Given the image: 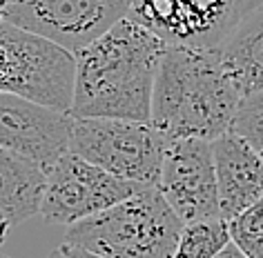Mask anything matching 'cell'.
I'll use <instances>...</instances> for the list:
<instances>
[{
	"mask_svg": "<svg viewBox=\"0 0 263 258\" xmlns=\"http://www.w3.org/2000/svg\"><path fill=\"white\" fill-rule=\"evenodd\" d=\"M221 218L232 221L263 198V158L232 131L212 141Z\"/></svg>",
	"mask_w": 263,
	"mask_h": 258,
	"instance_id": "obj_11",
	"label": "cell"
},
{
	"mask_svg": "<svg viewBox=\"0 0 263 258\" xmlns=\"http://www.w3.org/2000/svg\"><path fill=\"white\" fill-rule=\"evenodd\" d=\"M0 258H7V256H3V254H0Z\"/></svg>",
	"mask_w": 263,
	"mask_h": 258,
	"instance_id": "obj_21",
	"label": "cell"
},
{
	"mask_svg": "<svg viewBox=\"0 0 263 258\" xmlns=\"http://www.w3.org/2000/svg\"><path fill=\"white\" fill-rule=\"evenodd\" d=\"M165 136L149 123L121 118H74L67 151L107 174L154 187Z\"/></svg>",
	"mask_w": 263,
	"mask_h": 258,
	"instance_id": "obj_5",
	"label": "cell"
},
{
	"mask_svg": "<svg viewBox=\"0 0 263 258\" xmlns=\"http://www.w3.org/2000/svg\"><path fill=\"white\" fill-rule=\"evenodd\" d=\"M228 231L246 258H263V198L228 221Z\"/></svg>",
	"mask_w": 263,
	"mask_h": 258,
	"instance_id": "obj_15",
	"label": "cell"
},
{
	"mask_svg": "<svg viewBox=\"0 0 263 258\" xmlns=\"http://www.w3.org/2000/svg\"><path fill=\"white\" fill-rule=\"evenodd\" d=\"M143 187L145 185L116 178L67 151L47 171L41 216L51 225L69 227L83 218L109 209Z\"/></svg>",
	"mask_w": 263,
	"mask_h": 258,
	"instance_id": "obj_8",
	"label": "cell"
},
{
	"mask_svg": "<svg viewBox=\"0 0 263 258\" xmlns=\"http://www.w3.org/2000/svg\"><path fill=\"white\" fill-rule=\"evenodd\" d=\"M11 227H14V225H11V221L3 214V211H0V247H3L5 241H7V236H9V229H11Z\"/></svg>",
	"mask_w": 263,
	"mask_h": 258,
	"instance_id": "obj_19",
	"label": "cell"
},
{
	"mask_svg": "<svg viewBox=\"0 0 263 258\" xmlns=\"http://www.w3.org/2000/svg\"><path fill=\"white\" fill-rule=\"evenodd\" d=\"M216 51L241 98L263 91V5L250 11Z\"/></svg>",
	"mask_w": 263,
	"mask_h": 258,
	"instance_id": "obj_12",
	"label": "cell"
},
{
	"mask_svg": "<svg viewBox=\"0 0 263 258\" xmlns=\"http://www.w3.org/2000/svg\"><path fill=\"white\" fill-rule=\"evenodd\" d=\"M263 0H129L127 18L167 47L216 49Z\"/></svg>",
	"mask_w": 263,
	"mask_h": 258,
	"instance_id": "obj_6",
	"label": "cell"
},
{
	"mask_svg": "<svg viewBox=\"0 0 263 258\" xmlns=\"http://www.w3.org/2000/svg\"><path fill=\"white\" fill-rule=\"evenodd\" d=\"M16 3H21V0H0V11L11 7V5H16Z\"/></svg>",
	"mask_w": 263,
	"mask_h": 258,
	"instance_id": "obj_20",
	"label": "cell"
},
{
	"mask_svg": "<svg viewBox=\"0 0 263 258\" xmlns=\"http://www.w3.org/2000/svg\"><path fill=\"white\" fill-rule=\"evenodd\" d=\"M71 121L67 111L0 91V147L29 158L45 171L67 154Z\"/></svg>",
	"mask_w": 263,
	"mask_h": 258,
	"instance_id": "obj_10",
	"label": "cell"
},
{
	"mask_svg": "<svg viewBox=\"0 0 263 258\" xmlns=\"http://www.w3.org/2000/svg\"><path fill=\"white\" fill-rule=\"evenodd\" d=\"M49 258H105V256L91 254V251H85V249H78V247H74V245L63 243L61 247H56L54 251H51Z\"/></svg>",
	"mask_w": 263,
	"mask_h": 258,
	"instance_id": "obj_17",
	"label": "cell"
},
{
	"mask_svg": "<svg viewBox=\"0 0 263 258\" xmlns=\"http://www.w3.org/2000/svg\"><path fill=\"white\" fill-rule=\"evenodd\" d=\"M183 221L156 187L67 227L65 243L105 258H174Z\"/></svg>",
	"mask_w": 263,
	"mask_h": 258,
	"instance_id": "obj_3",
	"label": "cell"
},
{
	"mask_svg": "<svg viewBox=\"0 0 263 258\" xmlns=\"http://www.w3.org/2000/svg\"><path fill=\"white\" fill-rule=\"evenodd\" d=\"M74 56L0 18V91L56 111H69Z\"/></svg>",
	"mask_w": 263,
	"mask_h": 258,
	"instance_id": "obj_4",
	"label": "cell"
},
{
	"mask_svg": "<svg viewBox=\"0 0 263 258\" xmlns=\"http://www.w3.org/2000/svg\"><path fill=\"white\" fill-rule=\"evenodd\" d=\"M167 45L125 16L74 54L71 118L149 123L159 65Z\"/></svg>",
	"mask_w": 263,
	"mask_h": 258,
	"instance_id": "obj_1",
	"label": "cell"
},
{
	"mask_svg": "<svg viewBox=\"0 0 263 258\" xmlns=\"http://www.w3.org/2000/svg\"><path fill=\"white\" fill-rule=\"evenodd\" d=\"M214 258H246V256L241 254V249L236 247L234 243H228L226 247H223V249H221V251H219V254H216Z\"/></svg>",
	"mask_w": 263,
	"mask_h": 258,
	"instance_id": "obj_18",
	"label": "cell"
},
{
	"mask_svg": "<svg viewBox=\"0 0 263 258\" xmlns=\"http://www.w3.org/2000/svg\"><path fill=\"white\" fill-rule=\"evenodd\" d=\"M239 101L216 49L167 47L154 83L149 125L165 138L216 141L230 131Z\"/></svg>",
	"mask_w": 263,
	"mask_h": 258,
	"instance_id": "obj_2",
	"label": "cell"
},
{
	"mask_svg": "<svg viewBox=\"0 0 263 258\" xmlns=\"http://www.w3.org/2000/svg\"><path fill=\"white\" fill-rule=\"evenodd\" d=\"M230 131L246 141L263 158V91L241 98L230 123Z\"/></svg>",
	"mask_w": 263,
	"mask_h": 258,
	"instance_id": "obj_16",
	"label": "cell"
},
{
	"mask_svg": "<svg viewBox=\"0 0 263 258\" xmlns=\"http://www.w3.org/2000/svg\"><path fill=\"white\" fill-rule=\"evenodd\" d=\"M154 187L183 223L221 218L212 141L165 138Z\"/></svg>",
	"mask_w": 263,
	"mask_h": 258,
	"instance_id": "obj_9",
	"label": "cell"
},
{
	"mask_svg": "<svg viewBox=\"0 0 263 258\" xmlns=\"http://www.w3.org/2000/svg\"><path fill=\"white\" fill-rule=\"evenodd\" d=\"M47 171L34 161L0 147V211L18 225L41 214Z\"/></svg>",
	"mask_w": 263,
	"mask_h": 258,
	"instance_id": "obj_13",
	"label": "cell"
},
{
	"mask_svg": "<svg viewBox=\"0 0 263 258\" xmlns=\"http://www.w3.org/2000/svg\"><path fill=\"white\" fill-rule=\"evenodd\" d=\"M230 243L226 218H201L183 223L174 258H214Z\"/></svg>",
	"mask_w": 263,
	"mask_h": 258,
	"instance_id": "obj_14",
	"label": "cell"
},
{
	"mask_svg": "<svg viewBox=\"0 0 263 258\" xmlns=\"http://www.w3.org/2000/svg\"><path fill=\"white\" fill-rule=\"evenodd\" d=\"M127 11L129 0H21L0 11V18L74 56L123 21Z\"/></svg>",
	"mask_w": 263,
	"mask_h": 258,
	"instance_id": "obj_7",
	"label": "cell"
}]
</instances>
